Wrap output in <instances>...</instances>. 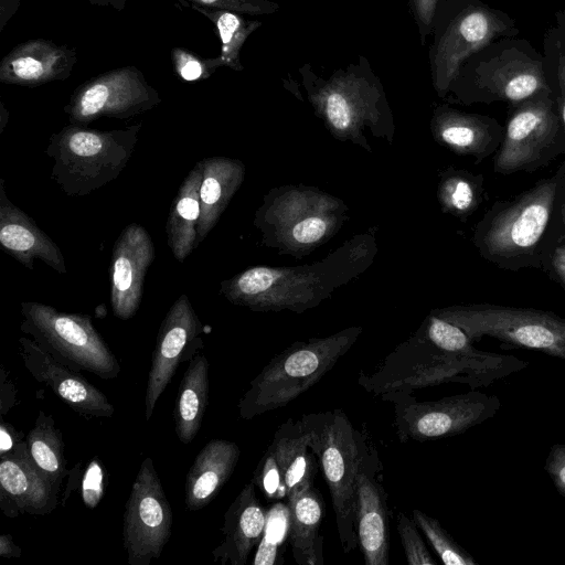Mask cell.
<instances>
[{
    "instance_id": "7402d4cb",
    "label": "cell",
    "mask_w": 565,
    "mask_h": 565,
    "mask_svg": "<svg viewBox=\"0 0 565 565\" xmlns=\"http://www.w3.org/2000/svg\"><path fill=\"white\" fill-rule=\"evenodd\" d=\"M430 128L436 141L459 156L477 162L497 152L504 127L493 117L463 113L446 105L435 108Z\"/></svg>"
},
{
    "instance_id": "c3c4849f",
    "label": "cell",
    "mask_w": 565,
    "mask_h": 565,
    "mask_svg": "<svg viewBox=\"0 0 565 565\" xmlns=\"http://www.w3.org/2000/svg\"><path fill=\"white\" fill-rule=\"evenodd\" d=\"M21 553V547L14 544L10 534H2L0 536V556L19 558Z\"/></svg>"
},
{
    "instance_id": "2e32d148",
    "label": "cell",
    "mask_w": 565,
    "mask_h": 565,
    "mask_svg": "<svg viewBox=\"0 0 565 565\" xmlns=\"http://www.w3.org/2000/svg\"><path fill=\"white\" fill-rule=\"evenodd\" d=\"M203 327L188 298L181 295L167 312L156 339L148 372L145 417L149 420L156 404L181 362L203 347Z\"/></svg>"
},
{
    "instance_id": "8992f818",
    "label": "cell",
    "mask_w": 565,
    "mask_h": 565,
    "mask_svg": "<svg viewBox=\"0 0 565 565\" xmlns=\"http://www.w3.org/2000/svg\"><path fill=\"white\" fill-rule=\"evenodd\" d=\"M449 93L466 105L505 102L512 106L552 92L543 54L525 40L502 38L465 61Z\"/></svg>"
},
{
    "instance_id": "1f68e13d",
    "label": "cell",
    "mask_w": 565,
    "mask_h": 565,
    "mask_svg": "<svg viewBox=\"0 0 565 565\" xmlns=\"http://www.w3.org/2000/svg\"><path fill=\"white\" fill-rule=\"evenodd\" d=\"M544 73L565 129V11L555 13L543 40Z\"/></svg>"
},
{
    "instance_id": "ba28073f",
    "label": "cell",
    "mask_w": 565,
    "mask_h": 565,
    "mask_svg": "<svg viewBox=\"0 0 565 565\" xmlns=\"http://www.w3.org/2000/svg\"><path fill=\"white\" fill-rule=\"evenodd\" d=\"M301 419L331 497L341 548L348 554L358 547L355 483L367 437L339 408L306 414Z\"/></svg>"
},
{
    "instance_id": "d4e9b609",
    "label": "cell",
    "mask_w": 565,
    "mask_h": 565,
    "mask_svg": "<svg viewBox=\"0 0 565 565\" xmlns=\"http://www.w3.org/2000/svg\"><path fill=\"white\" fill-rule=\"evenodd\" d=\"M241 456L238 445L226 439H211L200 450L185 479L184 501L189 511L210 504L231 478Z\"/></svg>"
},
{
    "instance_id": "74e56055",
    "label": "cell",
    "mask_w": 565,
    "mask_h": 565,
    "mask_svg": "<svg viewBox=\"0 0 565 565\" xmlns=\"http://www.w3.org/2000/svg\"><path fill=\"white\" fill-rule=\"evenodd\" d=\"M396 531L408 565L438 564L419 535V529L413 518L409 519L405 513L398 512Z\"/></svg>"
},
{
    "instance_id": "60d3db41",
    "label": "cell",
    "mask_w": 565,
    "mask_h": 565,
    "mask_svg": "<svg viewBox=\"0 0 565 565\" xmlns=\"http://www.w3.org/2000/svg\"><path fill=\"white\" fill-rule=\"evenodd\" d=\"M223 9L253 15L270 14L279 10L276 2L269 0H199Z\"/></svg>"
},
{
    "instance_id": "4316f807",
    "label": "cell",
    "mask_w": 565,
    "mask_h": 565,
    "mask_svg": "<svg viewBox=\"0 0 565 565\" xmlns=\"http://www.w3.org/2000/svg\"><path fill=\"white\" fill-rule=\"evenodd\" d=\"M203 178L200 189L201 213L196 226L195 247L215 226L234 193L243 182L242 161L223 157L202 160Z\"/></svg>"
},
{
    "instance_id": "6da1fadb",
    "label": "cell",
    "mask_w": 565,
    "mask_h": 565,
    "mask_svg": "<svg viewBox=\"0 0 565 565\" xmlns=\"http://www.w3.org/2000/svg\"><path fill=\"white\" fill-rule=\"evenodd\" d=\"M529 365L513 355L478 350L458 326L429 313L417 331L396 347L372 374L360 372L358 384L382 397L445 383L487 387Z\"/></svg>"
},
{
    "instance_id": "3957f363",
    "label": "cell",
    "mask_w": 565,
    "mask_h": 565,
    "mask_svg": "<svg viewBox=\"0 0 565 565\" xmlns=\"http://www.w3.org/2000/svg\"><path fill=\"white\" fill-rule=\"evenodd\" d=\"M565 163L511 200H499L476 224L472 243L482 258L504 270H544L559 244L555 205Z\"/></svg>"
},
{
    "instance_id": "83f0119b",
    "label": "cell",
    "mask_w": 565,
    "mask_h": 565,
    "mask_svg": "<svg viewBox=\"0 0 565 565\" xmlns=\"http://www.w3.org/2000/svg\"><path fill=\"white\" fill-rule=\"evenodd\" d=\"M202 178L203 166L200 161L182 182L168 215L166 225L168 246L179 262H183L195 248L196 226L201 213Z\"/></svg>"
},
{
    "instance_id": "484cf974",
    "label": "cell",
    "mask_w": 565,
    "mask_h": 565,
    "mask_svg": "<svg viewBox=\"0 0 565 565\" xmlns=\"http://www.w3.org/2000/svg\"><path fill=\"white\" fill-rule=\"evenodd\" d=\"M288 542L292 558L298 565H322L323 537L320 527L326 504L315 484L288 495Z\"/></svg>"
},
{
    "instance_id": "f6af8a7d",
    "label": "cell",
    "mask_w": 565,
    "mask_h": 565,
    "mask_svg": "<svg viewBox=\"0 0 565 565\" xmlns=\"http://www.w3.org/2000/svg\"><path fill=\"white\" fill-rule=\"evenodd\" d=\"M23 438L21 431H17L11 424L1 419L0 424V455L11 451Z\"/></svg>"
},
{
    "instance_id": "603a6c76",
    "label": "cell",
    "mask_w": 565,
    "mask_h": 565,
    "mask_svg": "<svg viewBox=\"0 0 565 565\" xmlns=\"http://www.w3.org/2000/svg\"><path fill=\"white\" fill-rule=\"evenodd\" d=\"M267 511L256 494V486L246 483L224 514L223 542L212 551L215 563L245 565L258 546L266 525Z\"/></svg>"
},
{
    "instance_id": "e0dca14e",
    "label": "cell",
    "mask_w": 565,
    "mask_h": 565,
    "mask_svg": "<svg viewBox=\"0 0 565 565\" xmlns=\"http://www.w3.org/2000/svg\"><path fill=\"white\" fill-rule=\"evenodd\" d=\"M383 465L367 440L360 458L355 483V531L365 565H388L390 527Z\"/></svg>"
},
{
    "instance_id": "8d00e7d4",
    "label": "cell",
    "mask_w": 565,
    "mask_h": 565,
    "mask_svg": "<svg viewBox=\"0 0 565 565\" xmlns=\"http://www.w3.org/2000/svg\"><path fill=\"white\" fill-rule=\"evenodd\" d=\"M52 53L54 52L42 55L40 50L35 53L26 47L19 51L10 58L8 68L11 75L8 78L19 83H39L50 79L53 77L50 74L57 61Z\"/></svg>"
},
{
    "instance_id": "bcb514c9",
    "label": "cell",
    "mask_w": 565,
    "mask_h": 565,
    "mask_svg": "<svg viewBox=\"0 0 565 565\" xmlns=\"http://www.w3.org/2000/svg\"><path fill=\"white\" fill-rule=\"evenodd\" d=\"M555 217L561 244L565 242V173L558 188Z\"/></svg>"
},
{
    "instance_id": "7c38bea8",
    "label": "cell",
    "mask_w": 565,
    "mask_h": 565,
    "mask_svg": "<svg viewBox=\"0 0 565 565\" xmlns=\"http://www.w3.org/2000/svg\"><path fill=\"white\" fill-rule=\"evenodd\" d=\"M561 154H565V129L552 93L510 106L495 172L532 173Z\"/></svg>"
},
{
    "instance_id": "52a82bcc",
    "label": "cell",
    "mask_w": 565,
    "mask_h": 565,
    "mask_svg": "<svg viewBox=\"0 0 565 565\" xmlns=\"http://www.w3.org/2000/svg\"><path fill=\"white\" fill-rule=\"evenodd\" d=\"M141 125L102 131L70 125L51 136V177L72 196H84L115 180L132 156Z\"/></svg>"
},
{
    "instance_id": "8fae6325",
    "label": "cell",
    "mask_w": 565,
    "mask_h": 565,
    "mask_svg": "<svg viewBox=\"0 0 565 565\" xmlns=\"http://www.w3.org/2000/svg\"><path fill=\"white\" fill-rule=\"evenodd\" d=\"M21 331L56 360L76 371H87L102 380H114L120 365L87 315L67 313L40 302L21 305Z\"/></svg>"
},
{
    "instance_id": "e575fe53",
    "label": "cell",
    "mask_w": 565,
    "mask_h": 565,
    "mask_svg": "<svg viewBox=\"0 0 565 565\" xmlns=\"http://www.w3.org/2000/svg\"><path fill=\"white\" fill-rule=\"evenodd\" d=\"M419 531L424 533L441 563L445 565H476L477 561L441 526L437 519L422 510L412 512Z\"/></svg>"
},
{
    "instance_id": "277c9868",
    "label": "cell",
    "mask_w": 565,
    "mask_h": 565,
    "mask_svg": "<svg viewBox=\"0 0 565 565\" xmlns=\"http://www.w3.org/2000/svg\"><path fill=\"white\" fill-rule=\"evenodd\" d=\"M308 99L316 114L339 139H351L364 148L362 130L393 139L394 122L384 87L366 57L334 71L328 78L319 76L310 64L299 68Z\"/></svg>"
},
{
    "instance_id": "4dcf8cb0",
    "label": "cell",
    "mask_w": 565,
    "mask_h": 565,
    "mask_svg": "<svg viewBox=\"0 0 565 565\" xmlns=\"http://www.w3.org/2000/svg\"><path fill=\"white\" fill-rule=\"evenodd\" d=\"M484 178L467 170L449 168L441 174L438 199L445 213L466 221L483 200Z\"/></svg>"
},
{
    "instance_id": "d590c367",
    "label": "cell",
    "mask_w": 565,
    "mask_h": 565,
    "mask_svg": "<svg viewBox=\"0 0 565 565\" xmlns=\"http://www.w3.org/2000/svg\"><path fill=\"white\" fill-rule=\"evenodd\" d=\"M333 216L318 211L292 224L281 236L289 244L287 249L305 250L327 239L340 224V216Z\"/></svg>"
},
{
    "instance_id": "7dc6e473",
    "label": "cell",
    "mask_w": 565,
    "mask_h": 565,
    "mask_svg": "<svg viewBox=\"0 0 565 565\" xmlns=\"http://www.w3.org/2000/svg\"><path fill=\"white\" fill-rule=\"evenodd\" d=\"M203 71L204 68L200 61L192 57H186L183 60L179 68L181 76L186 81H194L200 78L203 74Z\"/></svg>"
},
{
    "instance_id": "f546056e",
    "label": "cell",
    "mask_w": 565,
    "mask_h": 565,
    "mask_svg": "<svg viewBox=\"0 0 565 565\" xmlns=\"http://www.w3.org/2000/svg\"><path fill=\"white\" fill-rule=\"evenodd\" d=\"M25 443L38 468L53 484L61 488L68 470L62 434L53 416L40 411L34 426L26 435Z\"/></svg>"
},
{
    "instance_id": "44dd1931",
    "label": "cell",
    "mask_w": 565,
    "mask_h": 565,
    "mask_svg": "<svg viewBox=\"0 0 565 565\" xmlns=\"http://www.w3.org/2000/svg\"><path fill=\"white\" fill-rule=\"evenodd\" d=\"M153 258V243L146 228L137 223L127 225L115 243L110 266V301L117 318L128 320L137 312Z\"/></svg>"
},
{
    "instance_id": "ee69618b",
    "label": "cell",
    "mask_w": 565,
    "mask_h": 565,
    "mask_svg": "<svg viewBox=\"0 0 565 565\" xmlns=\"http://www.w3.org/2000/svg\"><path fill=\"white\" fill-rule=\"evenodd\" d=\"M0 382V409L1 416H3L14 405L17 390L3 367H1Z\"/></svg>"
},
{
    "instance_id": "9c48e42d",
    "label": "cell",
    "mask_w": 565,
    "mask_h": 565,
    "mask_svg": "<svg viewBox=\"0 0 565 565\" xmlns=\"http://www.w3.org/2000/svg\"><path fill=\"white\" fill-rule=\"evenodd\" d=\"M431 33V82L437 95L446 98L468 57L493 41L514 38L519 29L505 12L480 0H439Z\"/></svg>"
},
{
    "instance_id": "4fadbf2b",
    "label": "cell",
    "mask_w": 565,
    "mask_h": 565,
    "mask_svg": "<svg viewBox=\"0 0 565 565\" xmlns=\"http://www.w3.org/2000/svg\"><path fill=\"white\" fill-rule=\"evenodd\" d=\"M381 398L393 404V426L401 443L460 435L492 418L501 406L497 396L478 391L425 402L409 393H388Z\"/></svg>"
},
{
    "instance_id": "9a60e30c",
    "label": "cell",
    "mask_w": 565,
    "mask_h": 565,
    "mask_svg": "<svg viewBox=\"0 0 565 565\" xmlns=\"http://www.w3.org/2000/svg\"><path fill=\"white\" fill-rule=\"evenodd\" d=\"M318 467L301 417L289 418L275 431L252 481L267 500L286 501L289 494L313 484Z\"/></svg>"
},
{
    "instance_id": "d6986e66",
    "label": "cell",
    "mask_w": 565,
    "mask_h": 565,
    "mask_svg": "<svg viewBox=\"0 0 565 565\" xmlns=\"http://www.w3.org/2000/svg\"><path fill=\"white\" fill-rule=\"evenodd\" d=\"M58 494L60 488L32 460L25 440L0 455V509L6 516L50 514Z\"/></svg>"
},
{
    "instance_id": "ac0fdd59",
    "label": "cell",
    "mask_w": 565,
    "mask_h": 565,
    "mask_svg": "<svg viewBox=\"0 0 565 565\" xmlns=\"http://www.w3.org/2000/svg\"><path fill=\"white\" fill-rule=\"evenodd\" d=\"M19 355L26 371L49 386L68 407L85 417H111L115 407L107 396L78 371L56 360L35 340L21 337Z\"/></svg>"
},
{
    "instance_id": "836d02e7",
    "label": "cell",
    "mask_w": 565,
    "mask_h": 565,
    "mask_svg": "<svg viewBox=\"0 0 565 565\" xmlns=\"http://www.w3.org/2000/svg\"><path fill=\"white\" fill-rule=\"evenodd\" d=\"M215 21L221 40V63L241 71L239 51L247 36L260 26L259 21L245 20L239 14L231 11H217L210 15Z\"/></svg>"
},
{
    "instance_id": "ab89813d",
    "label": "cell",
    "mask_w": 565,
    "mask_h": 565,
    "mask_svg": "<svg viewBox=\"0 0 565 565\" xmlns=\"http://www.w3.org/2000/svg\"><path fill=\"white\" fill-rule=\"evenodd\" d=\"M439 0H408L409 11L417 24L420 44L425 45L433 31L435 13Z\"/></svg>"
},
{
    "instance_id": "f1b7e54d",
    "label": "cell",
    "mask_w": 565,
    "mask_h": 565,
    "mask_svg": "<svg viewBox=\"0 0 565 565\" xmlns=\"http://www.w3.org/2000/svg\"><path fill=\"white\" fill-rule=\"evenodd\" d=\"M209 398V362L198 352L184 372L173 409L174 430L178 439L186 445L198 435Z\"/></svg>"
},
{
    "instance_id": "d6a6232c",
    "label": "cell",
    "mask_w": 565,
    "mask_h": 565,
    "mask_svg": "<svg viewBox=\"0 0 565 565\" xmlns=\"http://www.w3.org/2000/svg\"><path fill=\"white\" fill-rule=\"evenodd\" d=\"M289 510L285 501L275 502L267 512L263 537L253 561L255 565L282 564V551L288 544Z\"/></svg>"
},
{
    "instance_id": "30bf717a",
    "label": "cell",
    "mask_w": 565,
    "mask_h": 565,
    "mask_svg": "<svg viewBox=\"0 0 565 565\" xmlns=\"http://www.w3.org/2000/svg\"><path fill=\"white\" fill-rule=\"evenodd\" d=\"M433 315L461 328L472 340L491 337L503 349L525 348L565 360V319L552 311L497 303L455 305Z\"/></svg>"
},
{
    "instance_id": "cb8c5ba5",
    "label": "cell",
    "mask_w": 565,
    "mask_h": 565,
    "mask_svg": "<svg viewBox=\"0 0 565 565\" xmlns=\"http://www.w3.org/2000/svg\"><path fill=\"white\" fill-rule=\"evenodd\" d=\"M0 244L2 248L33 269L39 259L60 274L66 273L65 259L58 246L36 223L7 196L0 180Z\"/></svg>"
},
{
    "instance_id": "ffe728a7",
    "label": "cell",
    "mask_w": 565,
    "mask_h": 565,
    "mask_svg": "<svg viewBox=\"0 0 565 565\" xmlns=\"http://www.w3.org/2000/svg\"><path fill=\"white\" fill-rule=\"evenodd\" d=\"M159 102L157 93L135 75H107L81 88L66 111L73 124H88L100 117L125 119Z\"/></svg>"
},
{
    "instance_id": "f35d334b",
    "label": "cell",
    "mask_w": 565,
    "mask_h": 565,
    "mask_svg": "<svg viewBox=\"0 0 565 565\" xmlns=\"http://www.w3.org/2000/svg\"><path fill=\"white\" fill-rule=\"evenodd\" d=\"M105 490L104 469L94 458L87 467L82 481V497L85 505L94 509L100 501Z\"/></svg>"
},
{
    "instance_id": "5bb4252c",
    "label": "cell",
    "mask_w": 565,
    "mask_h": 565,
    "mask_svg": "<svg viewBox=\"0 0 565 565\" xmlns=\"http://www.w3.org/2000/svg\"><path fill=\"white\" fill-rule=\"evenodd\" d=\"M122 521L128 564L150 565L158 559L171 536L172 510L150 457L139 467Z\"/></svg>"
},
{
    "instance_id": "b9f144b4",
    "label": "cell",
    "mask_w": 565,
    "mask_h": 565,
    "mask_svg": "<svg viewBox=\"0 0 565 565\" xmlns=\"http://www.w3.org/2000/svg\"><path fill=\"white\" fill-rule=\"evenodd\" d=\"M544 470L552 479L557 492L565 498V443L554 444L550 448Z\"/></svg>"
},
{
    "instance_id": "7a4b0ae2",
    "label": "cell",
    "mask_w": 565,
    "mask_h": 565,
    "mask_svg": "<svg viewBox=\"0 0 565 565\" xmlns=\"http://www.w3.org/2000/svg\"><path fill=\"white\" fill-rule=\"evenodd\" d=\"M375 255L374 234L363 233L312 265L247 268L222 281L221 292L232 303L253 311L302 313L366 270Z\"/></svg>"
},
{
    "instance_id": "5b68a950",
    "label": "cell",
    "mask_w": 565,
    "mask_h": 565,
    "mask_svg": "<svg viewBox=\"0 0 565 565\" xmlns=\"http://www.w3.org/2000/svg\"><path fill=\"white\" fill-rule=\"evenodd\" d=\"M362 332V327H349L323 338L296 341L276 354L241 397L239 417L248 420L287 406L330 372Z\"/></svg>"
},
{
    "instance_id": "7bdbcfd3",
    "label": "cell",
    "mask_w": 565,
    "mask_h": 565,
    "mask_svg": "<svg viewBox=\"0 0 565 565\" xmlns=\"http://www.w3.org/2000/svg\"><path fill=\"white\" fill-rule=\"evenodd\" d=\"M544 271L565 289V242L554 248Z\"/></svg>"
}]
</instances>
